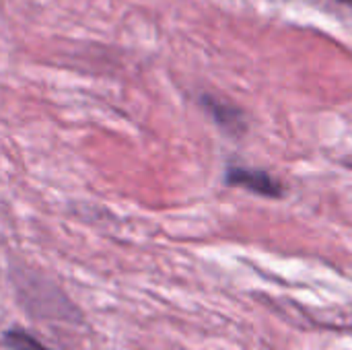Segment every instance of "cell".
I'll use <instances>...</instances> for the list:
<instances>
[{
	"label": "cell",
	"instance_id": "6da1fadb",
	"mask_svg": "<svg viewBox=\"0 0 352 350\" xmlns=\"http://www.w3.org/2000/svg\"><path fill=\"white\" fill-rule=\"evenodd\" d=\"M225 182H227V186L243 188V190H248L252 194H258V196H264V198H270V200H278V198L285 196L283 184L264 169H252V167H243V165H229L227 173H225Z\"/></svg>",
	"mask_w": 352,
	"mask_h": 350
},
{
	"label": "cell",
	"instance_id": "3957f363",
	"mask_svg": "<svg viewBox=\"0 0 352 350\" xmlns=\"http://www.w3.org/2000/svg\"><path fill=\"white\" fill-rule=\"evenodd\" d=\"M2 347L8 350H56L43 344L35 334L25 328L12 326L2 334Z\"/></svg>",
	"mask_w": 352,
	"mask_h": 350
},
{
	"label": "cell",
	"instance_id": "7a4b0ae2",
	"mask_svg": "<svg viewBox=\"0 0 352 350\" xmlns=\"http://www.w3.org/2000/svg\"><path fill=\"white\" fill-rule=\"evenodd\" d=\"M202 105L206 107V111L212 116V120L229 134H241L245 130V118L241 113V109L214 99V97H202Z\"/></svg>",
	"mask_w": 352,
	"mask_h": 350
}]
</instances>
